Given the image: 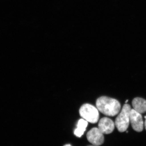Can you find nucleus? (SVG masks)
Segmentation results:
<instances>
[{
    "label": "nucleus",
    "mask_w": 146,
    "mask_h": 146,
    "mask_svg": "<svg viewBox=\"0 0 146 146\" xmlns=\"http://www.w3.org/2000/svg\"><path fill=\"white\" fill-rule=\"evenodd\" d=\"M86 137L89 142L95 146L101 145L104 142V134L98 128L91 129L87 133Z\"/></svg>",
    "instance_id": "20e7f679"
},
{
    "label": "nucleus",
    "mask_w": 146,
    "mask_h": 146,
    "mask_svg": "<svg viewBox=\"0 0 146 146\" xmlns=\"http://www.w3.org/2000/svg\"><path fill=\"white\" fill-rule=\"evenodd\" d=\"M79 113L82 117L91 123H96L99 119L98 110L89 104L82 106L79 110Z\"/></svg>",
    "instance_id": "7ed1b4c3"
},
{
    "label": "nucleus",
    "mask_w": 146,
    "mask_h": 146,
    "mask_svg": "<svg viewBox=\"0 0 146 146\" xmlns=\"http://www.w3.org/2000/svg\"><path fill=\"white\" fill-rule=\"evenodd\" d=\"M96 105L100 112L106 116L111 117L117 115L121 108L118 100L106 96L101 97L98 99Z\"/></svg>",
    "instance_id": "f257e3e1"
},
{
    "label": "nucleus",
    "mask_w": 146,
    "mask_h": 146,
    "mask_svg": "<svg viewBox=\"0 0 146 146\" xmlns=\"http://www.w3.org/2000/svg\"><path fill=\"white\" fill-rule=\"evenodd\" d=\"M98 128L103 134L112 133L115 129V123L109 118L104 117L100 120Z\"/></svg>",
    "instance_id": "423d86ee"
},
{
    "label": "nucleus",
    "mask_w": 146,
    "mask_h": 146,
    "mask_svg": "<svg viewBox=\"0 0 146 146\" xmlns=\"http://www.w3.org/2000/svg\"><path fill=\"white\" fill-rule=\"evenodd\" d=\"M130 122L132 128L137 132H141L143 129L144 122L142 115L133 109L131 110Z\"/></svg>",
    "instance_id": "39448f33"
},
{
    "label": "nucleus",
    "mask_w": 146,
    "mask_h": 146,
    "mask_svg": "<svg viewBox=\"0 0 146 146\" xmlns=\"http://www.w3.org/2000/svg\"><path fill=\"white\" fill-rule=\"evenodd\" d=\"M146 118V117H145V118Z\"/></svg>",
    "instance_id": "f8f14e48"
},
{
    "label": "nucleus",
    "mask_w": 146,
    "mask_h": 146,
    "mask_svg": "<svg viewBox=\"0 0 146 146\" xmlns=\"http://www.w3.org/2000/svg\"><path fill=\"white\" fill-rule=\"evenodd\" d=\"M145 129L146 130V118L145 121Z\"/></svg>",
    "instance_id": "1a4fd4ad"
},
{
    "label": "nucleus",
    "mask_w": 146,
    "mask_h": 146,
    "mask_svg": "<svg viewBox=\"0 0 146 146\" xmlns=\"http://www.w3.org/2000/svg\"><path fill=\"white\" fill-rule=\"evenodd\" d=\"M64 146H71L70 145V144H67V145H64Z\"/></svg>",
    "instance_id": "9d476101"
},
{
    "label": "nucleus",
    "mask_w": 146,
    "mask_h": 146,
    "mask_svg": "<svg viewBox=\"0 0 146 146\" xmlns=\"http://www.w3.org/2000/svg\"><path fill=\"white\" fill-rule=\"evenodd\" d=\"M88 124V121L84 119H80L79 120L77 125V128L74 132L75 135L77 137H81L86 131Z\"/></svg>",
    "instance_id": "6e6552de"
},
{
    "label": "nucleus",
    "mask_w": 146,
    "mask_h": 146,
    "mask_svg": "<svg viewBox=\"0 0 146 146\" xmlns=\"http://www.w3.org/2000/svg\"><path fill=\"white\" fill-rule=\"evenodd\" d=\"M131 109L130 106L125 104L124 105L120 114L115 119V125L120 132H124L128 127L130 122Z\"/></svg>",
    "instance_id": "f03ea898"
},
{
    "label": "nucleus",
    "mask_w": 146,
    "mask_h": 146,
    "mask_svg": "<svg viewBox=\"0 0 146 146\" xmlns=\"http://www.w3.org/2000/svg\"><path fill=\"white\" fill-rule=\"evenodd\" d=\"M133 109L137 112L143 114L146 112V100L140 98H135L132 102Z\"/></svg>",
    "instance_id": "0eeeda50"
},
{
    "label": "nucleus",
    "mask_w": 146,
    "mask_h": 146,
    "mask_svg": "<svg viewBox=\"0 0 146 146\" xmlns=\"http://www.w3.org/2000/svg\"><path fill=\"white\" fill-rule=\"evenodd\" d=\"M127 102H128V100H126V101L125 102L126 103H127Z\"/></svg>",
    "instance_id": "9b49d317"
}]
</instances>
